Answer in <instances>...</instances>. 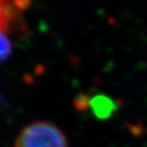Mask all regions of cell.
I'll list each match as a JSON object with an SVG mask.
<instances>
[{
	"label": "cell",
	"instance_id": "cell-5",
	"mask_svg": "<svg viewBox=\"0 0 147 147\" xmlns=\"http://www.w3.org/2000/svg\"><path fill=\"white\" fill-rule=\"evenodd\" d=\"M3 102H4V100H3V97L1 96V94H0V104H2Z\"/></svg>",
	"mask_w": 147,
	"mask_h": 147
},
{
	"label": "cell",
	"instance_id": "cell-2",
	"mask_svg": "<svg viewBox=\"0 0 147 147\" xmlns=\"http://www.w3.org/2000/svg\"><path fill=\"white\" fill-rule=\"evenodd\" d=\"M29 0H0V32L12 37L22 26L23 11Z\"/></svg>",
	"mask_w": 147,
	"mask_h": 147
},
{
	"label": "cell",
	"instance_id": "cell-4",
	"mask_svg": "<svg viewBox=\"0 0 147 147\" xmlns=\"http://www.w3.org/2000/svg\"><path fill=\"white\" fill-rule=\"evenodd\" d=\"M13 46L11 38L0 32V63L8 59L12 54Z\"/></svg>",
	"mask_w": 147,
	"mask_h": 147
},
{
	"label": "cell",
	"instance_id": "cell-3",
	"mask_svg": "<svg viewBox=\"0 0 147 147\" xmlns=\"http://www.w3.org/2000/svg\"><path fill=\"white\" fill-rule=\"evenodd\" d=\"M92 111L98 119H106L115 111V104L106 96H95L89 102Z\"/></svg>",
	"mask_w": 147,
	"mask_h": 147
},
{
	"label": "cell",
	"instance_id": "cell-1",
	"mask_svg": "<svg viewBox=\"0 0 147 147\" xmlns=\"http://www.w3.org/2000/svg\"><path fill=\"white\" fill-rule=\"evenodd\" d=\"M14 147H69L67 136L48 122H34L18 134Z\"/></svg>",
	"mask_w": 147,
	"mask_h": 147
}]
</instances>
